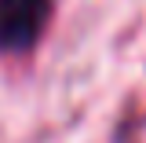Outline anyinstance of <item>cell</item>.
I'll use <instances>...</instances> for the list:
<instances>
[{
	"instance_id": "obj_1",
	"label": "cell",
	"mask_w": 146,
	"mask_h": 143,
	"mask_svg": "<svg viewBox=\"0 0 146 143\" xmlns=\"http://www.w3.org/2000/svg\"><path fill=\"white\" fill-rule=\"evenodd\" d=\"M51 15V0H0V52H29Z\"/></svg>"
}]
</instances>
